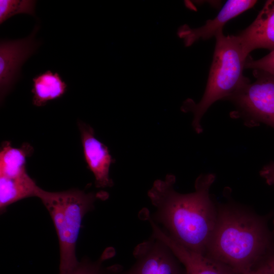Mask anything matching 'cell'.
Returning a JSON list of instances; mask_svg holds the SVG:
<instances>
[{
  "label": "cell",
  "mask_w": 274,
  "mask_h": 274,
  "mask_svg": "<svg viewBox=\"0 0 274 274\" xmlns=\"http://www.w3.org/2000/svg\"><path fill=\"white\" fill-rule=\"evenodd\" d=\"M256 80L244 86L229 97L236 110L234 116L247 125L263 123L274 129V75L254 70Z\"/></svg>",
  "instance_id": "cell-5"
},
{
  "label": "cell",
  "mask_w": 274,
  "mask_h": 274,
  "mask_svg": "<svg viewBox=\"0 0 274 274\" xmlns=\"http://www.w3.org/2000/svg\"><path fill=\"white\" fill-rule=\"evenodd\" d=\"M106 196L104 192L87 193L78 189L50 192L39 188L36 197L49 213L58 239L59 274L68 272L78 265L76 245L83 218L93 210L96 200Z\"/></svg>",
  "instance_id": "cell-4"
},
{
  "label": "cell",
  "mask_w": 274,
  "mask_h": 274,
  "mask_svg": "<svg viewBox=\"0 0 274 274\" xmlns=\"http://www.w3.org/2000/svg\"><path fill=\"white\" fill-rule=\"evenodd\" d=\"M265 261L262 265L268 274H274V248L265 257Z\"/></svg>",
  "instance_id": "cell-19"
},
{
  "label": "cell",
  "mask_w": 274,
  "mask_h": 274,
  "mask_svg": "<svg viewBox=\"0 0 274 274\" xmlns=\"http://www.w3.org/2000/svg\"><path fill=\"white\" fill-rule=\"evenodd\" d=\"M245 68L258 70L274 75V50L257 60L251 59L248 57Z\"/></svg>",
  "instance_id": "cell-17"
},
{
  "label": "cell",
  "mask_w": 274,
  "mask_h": 274,
  "mask_svg": "<svg viewBox=\"0 0 274 274\" xmlns=\"http://www.w3.org/2000/svg\"><path fill=\"white\" fill-rule=\"evenodd\" d=\"M247 56L257 49L274 50V0L266 1L254 21L235 36Z\"/></svg>",
  "instance_id": "cell-10"
},
{
  "label": "cell",
  "mask_w": 274,
  "mask_h": 274,
  "mask_svg": "<svg viewBox=\"0 0 274 274\" xmlns=\"http://www.w3.org/2000/svg\"><path fill=\"white\" fill-rule=\"evenodd\" d=\"M260 175L267 184L274 186V161L264 165L260 171Z\"/></svg>",
  "instance_id": "cell-18"
},
{
  "label": "cell",
  "mask_w": 274,
  "mask_h": 274,
  "mask_svg": "<svg viewBox=\"0 0 274 274\" xmlns=\"http://www.w3.org/2000/svg\"><path fill=\"white\" fill-rule=\"evenodd\" d=\"M81 134L84 158L88 168L93 173L95 185L98 188L112 187L109 175L111 165L115 161L106 146L95 136L93 128L82 121L78 123Z\"/></svg>",
  "instance_id": "cell-8"
},
{
  "label": "cell",
  "mask_w": 274,
  "mask_h": 274,
  "mask_svg": "<svg viewBox=\"0 0 274 274\" xmlns=\"http://www.w3.org/2000/svg\"><path fill=\"white\" fill-rule=\"evenodd\" d=\"M33 152V148L27 143L17 148L13 147L10 142H3L0 151V177H17L27 173L26 158Z\"/></svg>",
  "instance_id": "cell-14"
},
{
  "label": "cell",
  "mask_w": 274,
  "mask_h": 274,
  "mask_svg": "<svg viewBox=\"0 0 274 274\" xmlns=\"http://www.w3.org/2000/svg\"><path fill=\"white\" fill-rule=\"evenodd\" d=\"M274 248L272 234L264 218L234 202L217 206L216 225L204 255L245 274Z\"/></svg>",
  "instance_id": "cell-2"
},
{
  "label": "cell",
  "mask_w": 274,
  "mask_h": 274,
  "mask_svg": "<svg viewBox=\"0 0 274 274\" xmlns=\"http://www.w3.org/2000/svg\"><path fill=\"white\" fill-rule=\"evenodd\" d=\"M185 5L187 8L188 9L192 10H195L196 9L195 7L194 6V4L189 1H186L185 2Z\"/></svg>",
  "instance_id": "cell-22"
},
{
  "label": "cell",
  "mask_w": 274,
  "mask_h": 274,
  "mask_svg": "<svg viewBox=\"0 0 274 274\" xmlns=\"http://www.w3.org/2000/svg\"><path fill=\"white\" fill-rule=\"evenodd\" d=\"M132 253L135 262L122 274H183L182 264L171 249L153 235L139 244Z\"/></svg>",
  "instance_id": "cell-6"
},
{
  "label": "cell",
  "mask_w": 274,
  "mask_h": 274,
  "mask_svg": "<svg viewBox=\"0 0 274 274\" xmlns=\"http://www.w3.org/2000/svg\"><path fill=\"white\" fill-rule=\"evenodd\" d=\"M32 104L42 107L52 100L61 97L66 92L67 85L60 75L47 70L32 79Z\"/></svg>",
  "instance_id": "cell-13"
},
{
  "label": "cell",
  "mask_w": 274,
  "mask_h": 274,
  "mask_svg": "<svg viewBox=\"0 0 274 274\" xmlns=\"http://www.w3.org/2000/svg\"><path fill=\"white\" fill-rule=\"evenodd\" d=\"M122 268L119 265H113L106 268L102 267L99 274H122Z\"/></svg>",
  "instance_id": "cell-20"
},
{
  "label": "cell",
  "mask_w": 274,
  "mask_h": 274,
  "mask_svg": "<svg viewBox=\"0 0 274 274\" xmlns=\"http://www.w3.org/2000/svg\"><path fill=\"white\" fill-rule=\"evenodd\" d=\"M245 274H268L264 267L262 265L256 269H253Z\"/></svg>",
  "instance_id": "cell-21"
},
{
  "label": "cell",
  "mask_w": 274,
  "mask_h": 274,
  "mask_svg": "<svg viewBox=\"0 0 274 274\" xmlns=\"http://www.w3.org/2000/svg\"><path fill=\"white\" fill-rule=\"evenodd\" d=\"M215 180L213 174L199 175L195 190L188 193L175 190L173 175L156 180L148 191L155 211L148 216L179 244L204 255L217 217V206L210 193Z\"/></svg>",
  "instance_id": "cell-1"
},
{
  "label": "cell",
  "mask_w": 274,
  "mask_h": 274,
  "mask_svg": "<svg viewBox=\"0 0 274 274\" xmlns=\"http://www.w3.org/2000/svg\"><path fill=\"white\" fill-rule=\"evenodd\" d=\"M255 0H229L213 19L208 20L204 25L196 28L186 26L183 36L184 45L190 47L198 40H207L215 37L223 30L224 25L230 19L253 7L257 3Z\"/></svg>",
  "instance_id": "cell-11"
},
{
  "label": "cell",
  "mask_w": 274,
  "mask_h": 274,
  "mask_svg": "<svg viewBox=\"0 0 274 274\" xmlns=\"http://www.w3.org/2000/svg\"><path fill=\"white\" fill-rule=\"evenodd\" d=\"M152 235L165 243L182 264L185 274H235L221 263L204 255L191 251L176 242L150 218Z\"/></svg>",
  "instance_id": "cell-9"
},
{
  "label": "cell",
  "mask_w": 274,
  "mask_h": 274,
  "mask_svg": "<svg viewBox=\"0 0 274 274\" xmlns=\"http://www.w3.org/2000/svg\"><path fill=\"white\" fill-rule=\"evenodd\" d=\"M36 4L33 0H0V24L18 14L35 16Z\"/></svg>",
  "instance_id": "cell-15"
},
{
  "label": "cell",
  "mask_w": 274,
  "mask_h": 274,
  "mask_svg": "<svg viewBox=\"0 0 274 274\" xmlns=\"http://www.w3.org/2000/svg\"><path fill=\"white\" fill-rule=\"evenodd\" d=\"M36 26L27 37L18 40H1L0 42L1 103L13 88L20 76V68L39 46L35 40Z\"/></svg>",
  "instance_id": "cell-7"
},
{
  "label": "cell",
  "mask_w": 274,
  "mask_h": 274,
  "mask_svg": "<svg viewBox=\"0 0 274 274\" xmlns=\"http://www.w3.org/2000/svg\"><path fill=\"white\" fill-rule=\"evenodd\" d=\"M115 254L113 248H107L95 261L87 258L79 261L78 265L72 270L65 274H99L102 263L112 258Z\"/></svg>",
  "instance_id": "cell-16"
},
{
  "label": "cell",
  "mask_w": 274,
  "mask_h": 274,
  "mask_svg": "<svg viewBox=\"0 0 274 274\" xmlns=\"http://www.w3.org/2000/svg\"><path fill=\"white\" fill-rule=\"evenodd\" d=\"M39 188L27 173L14 178L0 177L1 214L18 201L36 197Z\"/></svg>",
  "instance_id": "cell-12"
},
{
  "label": "cell",
  "mask_w": 274,
  "mask_h": 274,
  "mask_svg": "<svg viewBox=\"0 0 274 274\" xmlns=\"http://www.w3.org/2000/svg\"><path fill=\"white\" fill-rule=\"evenodd\" d=\"M213 61L204 92L197 104L186 100L183 110L193 114L192 125L197 133L202 131L201 120L209 108L216 101L227 99L250 83L243 74L248 57L235 36L217 33Z\"/></svg>",
  "instance_id": "cell-3"
}]
</instances>
